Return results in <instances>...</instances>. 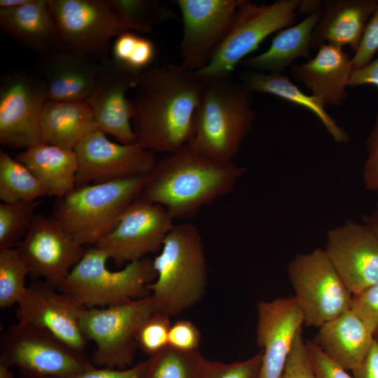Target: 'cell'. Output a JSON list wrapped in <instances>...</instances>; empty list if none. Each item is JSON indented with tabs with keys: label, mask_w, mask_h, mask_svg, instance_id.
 Instances as JSON below:
<instances>
[{
	"label": "cell",
	"mask_w": 378,
	"mask_h": 378,
	"mask_svg": "<svg viewBox=\"0 0 378 378\" xmlns=\"http://www.w3.org/2000/svg\"><path fill=\"white\" fill-rule=\"evenodd\" d=\"M307 62L290 67L292 78L311 90L324 105L340 106L348 97L347 87L354 71L351 58L342 48L323 44Z\"/></svg>",
	"instance_id": "cell-22"
},
{
	"label": "cell",
	"mask_w": 378,
	"mask_h": 378,
	"mask_svg": "<svg viewBox=\"0 0 378 378\" xmlns=\"http://www.w3.org/2000/svg\"><path fill=\"white\" fill-rule=\"evenodd\" d=\"M0 378H15L10 367L0 363Z\"/></svg>",
	"instance_id": "cell-50"
},
{
	"label": "cell",
	"mask_w": 378,
	"mask_h": 378,
	"mask_svg": "<svg viewBox=\"0 0 378 378\" xmlns=\"http://www.w3.org/2000/svg\"><path fill=\"white\" fill-rule=\"evenodd\" d=\"M367 84L378 88V57L365 66L354 70L349 81L350 88Z\"/></svg>",
	"instance_id": "cell-46"
},
{
	"label": "cell",
	"mask_w": 378,
	"mask_h": 378,
	"mask_svg": "<svg viewBox=\"0 0 378 378\" xmlns=\"http://www.w3.org/2000/svg\"><path fill=\"white\" fill-rule=\"evenodd\" d=\"M0 363L17 367L22 378H65L94 366L49 332L19 321L1 335Z\"/></svg>",
	"instance_id": "cell-8"
},
{
	"label": "cell",
	"mask_w": 378,
	"mask_h": 378,
	"mask_svg": "<svg viewBox=\"0 0 378 378\" xmlns=\"http://www.w3.org/2000/svg\"><path fill=\"white\" fill-rule=\"evenodd\" d=\"M156 48L150 39L132 31L118 36L112 47V59L138 72H144L153 62Z\"/></svg>",
	"instance_id": "cell-35"
},
{
	"label": "cell",
	"mask_w": 378,
	"mask_h": 378,
	"mask_svg": "<svg viewBox=\"0 0 378 378\" xmlns=\"http://www.w3.org/2000/svg\"><path fill=\"white\" fill-rule=\"evenodd\" d=\"M377 52L378 6L368 20L358 49L351 58L354 69H358L369 64Z\"/></svg>",
	"instance_id": "cell-40"
},
{
	"label": "cell",
	"mask_w": 378,
	"mask_h": 378,
	"mask_svg": "<svg viewBox=\"0 0 378 378\" xmlns=\"http://www.w3.org/2000/svg\"><path fill=\"white\" fill-rule=\"evenodd\" d=\"M241 0H176L182 17L181 64L206 67L226 37Z\"/></svg>",
	"instance_id": "cell-15"
},
{
	"label": "cell",
	"mask_w": 378,
	"mask_h": 378,
	"mask_svg": "<svg viewBox=\"0 0 378 378\" xmlns=\"http://www.w3.org/2000/svg\"><path fill=\"white\" fill-rule=\"evenodd\" d=\"M146 176L76 188L55 198L52 217L83 246H94L116 225L126 209L139 198Z\"/></svg>",
	"instance_id": "cell-5"
},
{
	"label": "cell",
	"mask_w": 378,
	"mask_h": 378,
	"mask_svg": "<svg viewBox=\"0 0 378 378\" xmlns=\"http://www.w3.org/2000/svg\"><path fill=\"white\" fill-rule=\"evenodd\" d=\"M74 151L78 164L76 188L146 176L157 161L155 153L138 143H115L99 129L88 134Z\"/></svg>",
	"instance_id": "cell-14"
},
{
	"label": "cell",
	"mask_w": 378,
	"mask_h": 378,
	"mask_svg": "<svg viewBox=\"0 0 378 378\" xmlns=\"http://www.w3.org/2000/svg\"><path fill=\"white\" fill-rule=\"evenodd\" d=\"M148 359L142 378H202L206 360L198 350L183 351L169 346Z\"/></svg>",
	"instance_id": "cell-32"
},
{
	"label": "cell",
	"mask_w": 378,
	"mask_h": 378,
	"mask_svg": "<svg viewBox=\"0 0 378 378\" xmlns=\"http://www.w3.org/2000/svg\"><path fill=\"white\" fill-rule=\"evenodd\" d=\"M29 0H1L0 9L13 8L27 4Z\"/></svg>",
	"instance_id": "cell-49"
},
{
	"label": "cell",
	"mask_w": 378,
	"mask_h": 378,
	"mask_svg": "<svg viewBox=\"0 0 378 378\" xmlns=\"http://www.w3.org/2000/svg\"><path fill=\"white\" fill-rule=\"evenodd\" d=\"M106 253L92 246L57 289L86 309L127 303L150 295L148 286L157 278L153 259L145 257L118 271L107 268Z\"/></svg>",
	"instance_id": "cell-6"
},
{
	"label": "cell",
	"mask_w": 378,
	"mask_h": 378,
	"mask_svg": "<svg viewBox=\"0 0 378 378\" xmlns=\"http://www.w3.org/2000/svg\"><path fill=\"white\" fill-rule=\"evenodd\" d=\"M323 6L312 34V49L316 50L323 44L348 46L354 53L378 1L328 0L323 1Z\"/></svg>",
	"instance_id": "cell-23"
},
{
	"label": "cell",
	"mask_w": 378,
	"mask_h": 378,
	"mask_svg": "<svg viewBox=\"0 0 378 378\" xmlns=\"http://www.w3.org/2000/svg\"><path fill=\"white\" fill-rule=\"evenodd\" d=\"M256 344L262 351L259 378H281L304 315L294 295L257 304Z\"/></svg>",
	"instance_id": "cell-20"
},
{
	"label": "cell",
	"mask_w": 378,
	"mask_h": 378,
	"mask_svg": "<svg viewBox=\"0 0 378 378\" xmlns=\"http://www.w3.org/2000/svg\"><path fill=\"white\" fill-rule=\"evenodd\" d=\"M375 335H378V332Z\"/></svg>",
	"instance_id": "cell-51"
},
{
	"label": "cell",
	"mask_w": 378,
	"mask_h": 378,
	"mask_svg": "<svg viewBox=\"0 0 378 378\" xmlns=\"http://www.w3.org/2000/svg\"><path fill=\"white\" fill-rule=\"evenodd\" d=\"M262 360V350L246 360L230 363L206 359L202 378H259Z\"/></svg>",
	"instance_id": "cell-37"
},
{
	"label": "cell",
	"mask_w": 378,
	"mask_h": 378,
	"mask_svg": "<svg viewBox=\"0 0 378 378\" xmlns=\"http://www.w3.org/2000/svg\"><path fill=\"white\" fill-rule=\"evenodd\" d=\"M169 316L153 312L141 324L136 333L138 348L150 356L168 346V335L171 327Z\"/></svg>",
	"instance_id": "cell-36"
},
{
	"label": "cell",
	"mask_w": 378,
	"mask_h": 378,
	"mask_svg": "<svg viewBox=\"0 0 378 378\" xmlns=\"http://www.w3.org/2000/svg\"><path fill=\"white\" fill-rule=\"evenodd\" d=\"M206 78L181 64L146 69L134 89L136 141L154 153H174L193 135Z\"/></svg>",
	"instance_id": "cell-1"
},
{
	"label": "cell",
	"mask_w": 378,
	"mask_h": 378,
	"mask_svg": "<svg viewBox=\"0 0 378 378\" xmlns=\"http://www.w3.org/2000/svg\"><path fill=\"white\" fill-rule=\"evenodd\" d=\"M96 129L94 115L85 101L46 102L41 115L43 143L74 150L77 144Z\"/></svg>",
	"instance_id": "cell-28"
},
{
	"label": "cell",
	"mask_w": 378,
	"mask_h": 378,
	"mask_svg": "<svg viewBox=\"0 0 378 378\" xmlns=\"http://www.w3.org/2000/svg\"><path fill=\"white\" fill-rule=\"evenodd\" d=\"M174 221L162 206L139 197L126 209L114 228L93 246L122 267L161 250Z\"/></svg>",
	"instance_id": "cell-13"
},
{
	"label": "cell",
	"mask_w": 378,
	"mask_h": 378,
	"mask_svg": "<svg viewBox=\"0 0 378 378\" xmlns=\"http://www.w3.org/2000/svg\"><path fill=\"white\" fill-rule=\"evenodd\" d=\"M318 328L313 341L328 357L347 371L362 363L374 337L350 309Z\"/></svg>",
	"instance_id": "cell-25"
},
{
	"label": "cell",
	"mask_w": 378,
	"mask_h": 378,
	"mask_svg": "<svg viewBox=\"0 0 378 378\" xmlns=\"http://www.w3.org/2000/svg\"><path fill=\"white\" fill-rule=\"evenodd\" d=\"M323 1L300 0L298 10V14L308 16L322 8Z\"/></svg>",
	"instance_id": "cell-47"
},
{
	"label": "cell",
	"mask_w": 378,
	"mask_h": 378,
	"mask_svg": "<svg viewBox=\"0 0 378 378\" xmlns=\"http://www.w3.org/2000/svg\"><path fill=\"white\" fill-rule=\"evenodd\" d=\"M206 78L188 146L201 155L232 161L255 120L253 92L232 76Z\"/></svg>",
	"instance_id": "cell-4"
},
{
	"label": "cell",
	"mask_w": 378,
	"mask_h": 378,
	"mask_svg": "<svg viewBox=\"0 0 378 378\" xmlns=\"http://www.w3.org/2000/svg\"><path fill=\"white\" fill-rule=\"evenodd\" d=\"M18 248L33 281L43 279L57 289L86 251L52 216L40 214Z\"/></svg>",
	"instance_id": "cell-16"
},
{
	"label": "cell",
	"mask_w": 378,
	"mask_h": 378,
	"mask_svg": "<svg viewBox=\"0 0 378 378\" xmlns=\"http://www.w3.org/2000/svg\"><path fill=\"white\" fill-rule=\"evenodd\" d=\"M102 62L85 55L59 49L40 57L37 74L48 99L81 102L93 90Z\"/></svg>",
	"instance_id": "cell-21"
},
{
	"label": "cell",
	"mask_w": 378,
	"mask_h": 378,
	"mask_svg": "<svg viewBox=\"0 0 378 378\" xmlns=\"http://www.w3.org/2000/svg\"><path fill=\"white\" fill-rule=\"evenodd\" d=\"M41 201L0 204V249L16 248L29 229Z\"/></svg>",
	"instance_id": "cell-34"
},
{
	"label": "cell",
	"mask_w": 378,
	"mask_h": 378,
	"mask_svg": "<svg viewBox=\"0 0 378 378\" xmlns=\"http://www.w3.org/2000/svg\"><path fill=\"white\" fill-rule=\"evenodd\" d=\"M48 196L36 176L7 152L0 150V200L1 202H33Z\"/></svg>",
	"instance_id": "cell-30"
},
{
	"label": "cell",
	"mask_w": 378,
	"mask_h": 378,
	"mask_svg": "<svg viewBox=\"0 0 378 378\" xmlns=\"http://www.w3.org/2000/svg\"><path fill=\"white\" fill-rule=\"evenodd\" d=\"M40 181L48 196L62 197L76 188L78 159L74 150L41 143L17 154Z\"/></svg>",
	"instance_id": "cell-27"
},
{
	"label": "cell",
	"mask_w": 378,
	"mask_h": 378,
	"mask_svg": "<svg viewBox=\"0 0 378 378\" xmlns=\"http://www.w3.org/2000/svg\"><path fill=\"white\" fill-rule=\"evenodd\" d=\"M300 4V0L267 4L241 0L226 37L209 64L197 71L207 78L232 76L267 37L297 23Z\"/></svg>",
	"instance_id": "cell-7"
},
{
	"label": "cell",
	"mask_w": 378,
	"mask_h": 378,
	"mask_svg": "<svg viewBox=\"0 0 378 378\" xmlns=\"http://www.w3.org/2000/svg\"><path fill=\"white\" fill-rule=\"evenodd\" d=\"M281 378H315L302 328L295 338Z\"/></svg>",
	"instance_id": "cell-38"
},
{
	"label": "cell",
	"mask_w": 378,
	"mask_h": 378,
	"mask_svg": "<svg viewBox=\"0 0 378 378\" xmlns=\"http://www.w3.org/2000/svg\"><path fill=\"white\" fill-rule=\"evenodd\" d=\"M106 3L127 31L150 34L156 26L176 18L175 13L159 1L106 0Z\"/></svg>",
	"instance_id": "cell-31"
},
{
	"label": "cell",
	"mask_w": 378,
	"mask_h": 378,
	"mask_svg": "<svg viewBox=\"0 0 378 378\" xmlns=\"http://www.w3.org/2000/svg\"><path fill=\"white\" fill-rule=\"evenodd\" d=\"M201 334L197 327L188 320H179L171 325L168 346L183 351L198 350Z\"/></svg>",
	"instance_id": "cell-41"
},
{
	"label": "cell",
	"mask_w": 378,
	"mask_h": 378,
	"mask_svg": "<svg viewBox=\"0 0 378 378\" xmlns=\"http://www.w3.org/2000/svg\"><path fill=\"white\" fill-rule=\"evenodd\" d=\"M141 73L108 58L102 62L94 88L85 101L98 129L120 144L137 143L132 122L133 102L127 98L126 93L134 88Z\"/></svg>",
	"instance_id": "cell-17"
},
{
	"label": "cell",
	"mask_w": 378,
	"mask_h": 378,
	"mask_svg": "<svg viewBox=\"0 0 378 378\" xmlns=\"http://www.w3.org/2000/svg\"><path fill=\"white\" fill-rule=\"evenodd\" d=\"M153 266L157 278L148 288L154 312L176 316L204 297L207 263L202 237L195 224L174 225L153 259Z\"/></svg>",
	"instance_id": "cell-3"
},
{
	"label": "cell",
	"mask_w": 378,
	"mask_h": 378,
	"mask_svg": "<svg viewBox=\"0 0 378 378\" xmlns=\"http://www.w3.org/2000/svg\"><path fill=\"white\" fill-rule=\"evenodd\" d=\"M368 157L363 170V179L368 190L378 192V112L366 140Z\"/></svg>",
	"instance_id": "cell-43"
},
{
	"label": "cell",
	"mask_w": 378,
	"mask_h": 378,
	"mask_svg": "<svg viewBox=\"0 0 378 378\" xmlns=\"http://www.w3.org/2000/svg\"><path fill=\"white\" fill-rule=\"evenodd\" d=\"M315 378H353L347 370L328 357L313 340H307Z\"/></svg>",
	"instance_id": "cell-42"
},
{
	"label": "cell",
	"mask_w": 378,
	"mask_h": 378,
	"mask_svg": "<svg viewBox=\"0 0 378 378\" xmlns=\"http://www.w3.org/2000/svg\"><path fill=\"white\" fill-rule=\"evenodd\" d=\"M324 250L353 295L378 282V238L363 223L348 219L329 230Z\"/></svg>",
	"instance_id": "cell-19"
},
{
	"label": "cell",
	"mask_w": 378,
	"mask_h": 378,
	"mask_svg": "<svg viewBox=\"0 0 378 378\" xmlns=\"http://www.w3.org/2000/svg\"><path fill=\"white\" fill-rule=\"evenodd\" d=\"M287 272L304 324L319 328L350 309L353 295L324 249L295 255Z\"/></svg>",
	"instance_id": "cell-10"
},
{
	"label": "cell",
	"mask_w": 378,
	"mask_h": 378,
	"mask_svg": "<svg viewBox=\"0 0 378 378\" xmlns=\"http://www.w3.org/2000/svg\"><path fill=\"white\" fill-rule=\"evenodd\" d=\"M45 281L27 286L15 314L19 322L45 330L71 349L83 353L87 340L80 327L84 309Z\"/></svg>",
	"instance_id": "cell-18"
},
{
	"label": "cell",
	"mask_w": 378,
	"mask_h": 378,
	"mask_svg": "<svg viewBox=\"0 0 378 378\" xmlns=\"http://www.w3.org/2000/svg\"><path fill=\"white\" fill-rule=\"evenodd\" d=\"M0 31L40 57L62 49L49 0H29L17 8L0 9Z\"/></svg>",
	"instance_id": "cell-24"
},
{
	"label": "cell",
	"mask_w": 378,
	"mask_h": 378,
	"mask_svg": "<svg viewBox=\"0 0 378 378\" xmlns=\"http://www.w3.org/2000/svg\"><path fill=\"white\" fill-rule=\"evenodd\" d=\"M322 8L301 22L283 29L275 34L265 52L244 59L239 65L248 70L283 74L300 57L311 59L312 37Z\"/></svg>",
	"instance_id": "cell-26"
},
{
	"label": "cell",
	"mask_w": 378,
	"mask_h": 378,
	"mask_svg": "<svg viewBox=\"0 0 378 378\" xmlns=\"http://www.w3.org/2000/svg\"><path fill=\"white\" fill-rule=\"evenodd\" d=\"M362 223L366 225L378 238V202L372 211L363 216Z\"/></svg>",
	"instance_id": "cell-48"
},
{
	"label": "cell",
	"mask_w": 378,
	"mask_h": 378,
	"mask_svg": "<svg viewBox=\"0 0 378 378\" xmlns=\"http://www.w3.org/2000/svg\"><path fill=\"white\" fill-rule=\"evenodd\" d=\"M246 172L232 161L201 155L186 145L157 160L140 197L162 206L174 220L189 219L232 192Z\"/></svg>",
	"instance_id": "cell-2"
},
{
	"label": "cell",
	"mask_w": 378,
	"mask_h": 378,
	"mask_svg": "<svg viewBox=\"0 0 378 378\" xmlns=\"http://www.w3.org/2000/svg\"><path fill=\"white\" fill-rule=\"evenodd\" d=\"M48 100L45 85L36 72L14 70L0 84V144L26 149L42 142L41 115Z\"/></svg>",
	"instance_id": "cell-12"
},
{
	"label": "cell",
	"mask_w": 378,
	"mask_h": 378,
	"mask_svg": "<svg viewBox=\"0 0 378 378\" xmlns=\"http://www.w3.org/2000/svg\"><path fill=\"white\" fill-rule=\"evenodd\" d=\"M237 79L253 93L272 94L309 110L335 143H348L347 132L327 113L325 105L314 96L304 94L286 75L248 70L239 72Z\"/></svg>",
	"instance_id": "cell-29"
},
{
	"label": "cell",
	"mask_w": 378,
	"mask_h": 378,
	"mask_svg": "<svg viewBox=\"0 0 378 378\" xmlns=\"http://www.w3.org/2000/svg\"><path fill=\"white\" fill-rule=\"evenodd\" d=\"M154 312L150 296L103 308H84L80 327L86 340L96 349L92 363L99 368L126 369L134 360L136 333Z\"/></svg>",
	"instance_id": "cell-9"
},
{
	"label": "cell",
	"mask_w": 378,
	"mask_h": 378,
	"mask_svg": "<svg viewBox=\"0 0 378 378\" xmlns=\"http://www.w3.org/2000/svg\"><path fill=\"white\" fill-rule=\"evenodd\" d=\"M61 48L102 62L111 41L127 31L106 0H49Z\"/></svg>",
	"instance_id": "cell-11"
},
{
	"label": "cell",
	"mask_w": 378,
	"mask_h": 378,
	"mask_svg": "<svg viewBox=\"0 0 378 378\" xmlns=\"http://www.w3.org/2000/svg\"><path fill=\"white\" fill-rule=\"evenodd\" d=\"M148 365V359L126 369L96 368L95 366L65 378H142Z\"/></svg>",
	"instance_id": "cell-44"
},
{
	"label": "cell",
	"mask_w": 378,
	"mask_h": 378,
	"mask_svg": "<svg viewBox=\"0 0 378 378\" xmlns=\"http://www.w3.org/2000/svg\"><path fill=\"white\" fill-rule=\"evenodd\" d=\"M351 372L353 378H378V335H374L371 347L362 363Z\"/></svg>",
	"instance_id": "cell-45"
},
{
	"label": "cell",
	"mask_w": 378,
	"mask_h": 378,
	"mask_svg": "<svg viewBox=\"0 0 378 378\" xmlns=\"http://www.w3.org/2000/svg\"><path fill=\"white\" fill-rule=\"evenodd\" d=\"M350 309L375 335L378 332V282L353 295Z\"/></svg>",
	"instance_id": "cell-39"
},
{
	"label": "cell",
	"mask_w": 378,
	"mask_h": 378,
	"mask_svg": "<svg viewBox=\"0 0 378 378\" xmlns=\"http://www.w3.org/2000/svg\"><path fill=\"white\" fill-rule=\"evenodd\" d=\"M29 270L18 248L0 249V308L18 304L27 288Z\"/></svg>",
	"instance_id": "cell-33"
}]
</instances>
